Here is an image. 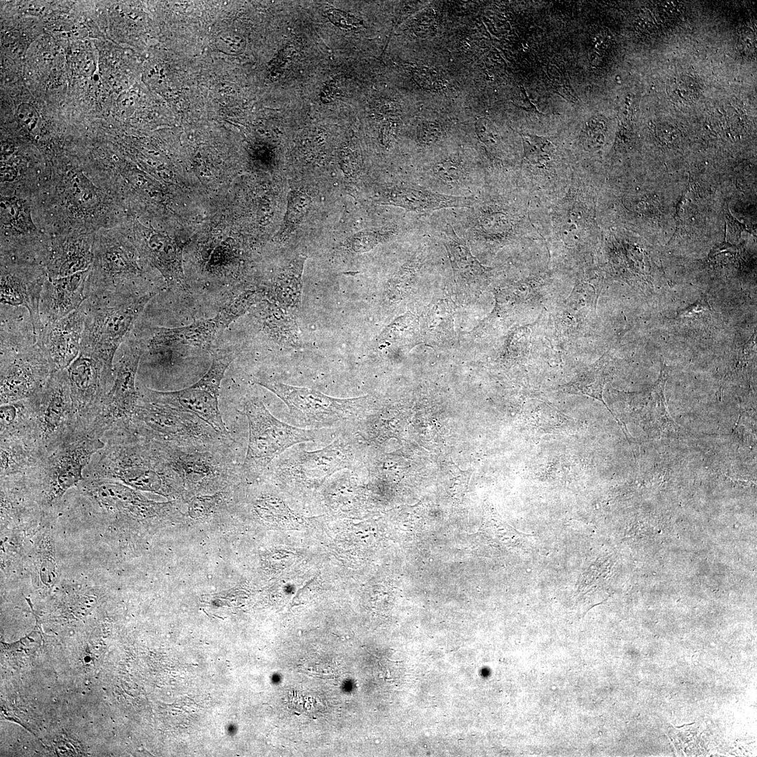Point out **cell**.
Segmentation results:
<instances>
[{
  "instance_id": "cell-20",
  "label": "cell",
  "mask_w": 757,
  "mask_h": 757,
  "mask_svg": "<svg viewBox=\"0 0 757 757\" xmlns=\"http://www.w3.org/2000/svg\"><path fill=\"white\" fill-rule=\"evenodd\" d=\"M0 214L1 224L16 233H30L36 230L29 205L25 200L16 197H1Z\"/></svg>"
},
{
  "instance_id": "cell-5",
  "label": "cell",
  "mask_w": 757,
  "mask_h": 757,
  "mask_svg": "<svg viewBox=\"0 0 757 757\" xmlns=\"http://www.w3.org/2000/svg\"><path fill=\"white\" fill-rule=\"evenodd\" d=\"M354 436L348 429L342 430L329 444L316 451L293 446L273 463L274 472L281 479L307 487L318 486L335 472L354 467Z\"/></svg>"
},
{
  "instance_id": "cell-8",
  "label": "cell",
  "mask_w": 757,
  "mask_h": 757,
  "mask_svg": "<svg viewBox=\"0 0 757 757\" xmlns=\"http://www.w3.org/2000/svg\"><path fill=\"white\" fill-rule=\"evenodd\" d=\"M145 346L139 339L130 340L114 365V383L88 429L103 437L112 428L128 423L137 404L139 393L135 378Z\"/></svg>"
},
{
  "instance_id": "cell-26",
  "label": "cell",
  "mask_w": 757,
  "mask_h": 757,
  "mask_svg": "<svg viewBox=\"0 0 757 757\" xmlns=\"http://www.w3.org/2000/svg\"><path fill=\"white\" fill-rule=\"evenodd\" d=\"M476 133L480 141L488 146H495L499 142L498 131L491 123L486 118H479L475 122Z\"/></svg>"
},
{
  "instance_id": "cell-6",
  "label": "cell",
  "mask_w": 757,
  "mask_h": 757,
  "mask_svg": "<svg viewBox=\"0 0 757 757\" xmlns=\"http://www.w3.org/2000/svg\"><path fill=\"white\" fill-rule=\"evenodd\" d=\"M35 411L33 439L46 456L83 428L74 410L66 369L51 374L32 396Z\"/></svg>"
},
{
  "instance_id": "cell-12",
  "label": "cell",
  "mask_w": 757,
  "mask_h": 757,
  "mask_svg": "<svg viewBox=\"0 0 757 757\" xmlns=\"http://www.w3.org/2000/svg\"><path fill=\"white\" fill-rule=\"evenodd\" d=\"M85 318L82 304L70 314L43 327L38 342L53 373L67 369L79 355Z\"/></svg>"
},
{
  "instance_id": "cell-18",
  "label": "cell",
  "mask_w": 757,
  "mask_h": 757,
  "mask_svg": "<svg viewBox=\"0 0 757 757\" xmlns=\"http://www.w3.org/2000/svg\"><path fill=\"white\" fill-rule=\"evenodd\" d=\"M613 367L611 357L605 353L594 363L578 373L569 382L559 386L561 391L574 395H581L596 399L607 408L617 422H620L606 404L603 392L606 384L612 378Z\"/></svg>"
},
{
  "instance_id": "cell-21",
  "label": "cell",
  "mask_w": 757,
  "mask_h": 757,
  "mask_svg": "<svg viewBox=\"0 0 757 757\" xmlns=\"http://www.w3.org/2000/svg\"><path fill=\"white\" fill-rule=\"evenodd\" d=\"M254 510L262 519L272 522L289 524L296 520V517L287 505L280 498L268 496L258 498Z\"/></svg>"
},
{
  "instance_id": "cell-13",
  "label": "cell",
  "mask_w": 757,
  "mask_h": 757,
  "mask_svg": "<svg viewBox=\"0 0 757 757\" xmlns=\"http://www.w3.org/2000/svg\"><path fill=\"white\" fill-rule=\"evenodd\" d=\"M90 269L60 278H46L39 306L43 327L76 311L87 299Z\"/></svg>"
},
{
  "instance_id": "cell-17",
  "label": "cell",
  "mask_w": 757,
  "mask_h": 757,
  "mask_svg": "<svg viewBox=\"0 0 757 757\" xmlns=\"http://www.w3.org/2000/svg\"><path fill=\"white\" fill-rule=\"evenodd\" d=\"M1 478H29L39 468L44 455L32 439H0Z\"/></svg>"
},
{
  "instance_id": "cell-4",
  "label": "cell",
  "mask_w": 757,
  "mask_h": 757,
  "mask_svg": "<svg viewBox=\"0 0 757 757\" xmlns=\"http://www.w3.org/2000/svg\"><path fill=\"white\" fill-rule=\"evenodd\" d=\"M255 382L271 390L285 403L292 421L309 429L349 428L362 409V402L366 397L341 399L308 388L267 379H257Z\"/></svg>"
},
{
  "instance_id": "cell-2",
  "label": "cell",
  "mask_w": 757,
  "mask_h": 757,
  "mask_svg": "<svg viewBox=\"0 0 757 757\" xmlns=\"http://www.w3.org/2000/svg\"><path fill=\"white\" fill-rule=\"evenodd\" d=\"M102 437L81 429L43 458L31 478L41 503L52 505L70 488L83 479V472L93 456L104 448Z\"/></svg>"
},
{
  "instance_id": "cell-30",
  "label": "cell",
  "mask_w": 757,
  "mask_h": 757,
  "mask_svg": "<svg viewBox=\"0 0 757 757\" xmlns=\"http://www.w3.org/2000/svg\"><path fill=\"white\" fill-rule=\"evenodd\" d=\"M709 311L711 308L708 301L705 297H702L687 308L679 311L678 315L681 318L692 317L695 314Z\"/></svg>"
},
{
  "instance_id": "cell-29",
  "label": "cell",
  "mask_w": 757,
  "mask_h": 757,
  "mask_svg": "<svg viewBox=\"0 0 757 757\" xmlns=\"http://www.w3.org/2000/svg\"><path fill=\"white\" fill-rule=\"evenodd\" d=\"M440 133L441 132L438 124L432 122H427L420 126L418 137L421 142L426 144H430L437 140Z\"/></svg>"
},
{
  "instance_id": "cell-24",
  "label": "cell",
  "mask_w": 757,
  "mask_h": 757,
  "mask_svg": "<svg viewBox=\"0 0 757 757\" xmlns=\"http://www.w3.org/2000/svg\"><path fill=\"white\" fill-rule=\"evenodd\" d=\"M69 191L71 199L79 205L88 207L97 201L96 188L82 172H76L70 177Z\"/></svg>"
},
{
  "instance_id": "cell-1",
  "label": "cell",
  "mask_w": 757,
  "mask_h": 757,
  "mask_svg": "<svg viewBox=\"0 0 757 757\" xmlns=\"http://www.w3.org/2000/svg\"><path fill=\"white\" fill-rule=\"evenodd\" d=\"M156 291L119 300L87 299L81 351L95 356L114 373V358L132 325Z\"/></svg>"
},
{
  "instance_id": "cell-19",
  "label": "cell",
  "mask_w": 757,
  "mask_h": 757,
  "mask_svg": "<svg viewBox=\"0 0 757 757\" xmlns=\"http://www.w3.org/2000/svg\"><path fill=\"white\" fill-rule=\"evenodd\" d=\"M34 426L35 411L32 397L1 405L0 439L34 440Z\"/></svg>"
},
{
  "instance_id": "cell-31",
  "label": "cell",
  "mask_w": 757,
  "mask_h": 757,
  "mask_svg": "<svg viewBox=\"0 0 757 757\" xmlns=\"http://www.w3.org/2000/svg\"><path fill=\"white\" fill-rule=\"evenodd\" d=\"M18 175V171L14 167L4 165L1 168V182H12Z\"/></svg>"
},
{
  "instance_id": "cell-10",
  "label": "cell",
  "mask_w": 757,
  "mask_h": 757,
  "mask_svg": "<svg viewBox=\"0 0 757 757\" xmlns=\"http://www.w3.org/2000/svg\"><path fill=\"white\" fill-rule=\"evenodd\" d=\"M0 363L1 405L35 395L53 373L39 342L1 349Z\"/></svg>"
},
{
  "instance_id": "cell-9",
  "label": "cell",
  "mask_w": 757,
  "mask_h": 757,
  "mask_svg": "<svg viewBox=\"0 0 757 757\" xmlns=\"http://www.w3.org/2000/svg\"><path fill=\"white\" fill-rule=\"evenodd\" d=\"M254 291H247L226 304L213 318L198 320L175 328L155 327L146 339H141L145 350L161 348H198L211 350L224 329L243 315L257 299Z\"/></svg>"
},
{
  "instance_id": "cell-16",
  "label": "cell",
  "mask_w": 757,
  "mask_h": 757,
  "mask_svg": "<svg viewBox=\"0 0 757 757\" xmlns=\"http://www.w3.org/2000/svg\"><path fill=\"white\" fill-rule=\"evenodd\" d=\"M469 202L465 197L445 196L411 185L395 186L387 191L381 198V203L402 207L417 212L467 206Z\"/></svg>"
},
{
  "instance_id": "cell-15",
  "label": "cell",
  "mask_w": 757,
  "mask_h": 757,
  "mask_svg": "<svg viewBox=\"0 0 757 757\" xmlns=\"http://www.w3.org/2000/svg\"><path fill=\"white\" fill-rule=\"evenodd\" d=\"M667 376L666 366L664 365L655 383L635 394L639 404V415L636 418L648 432L660 435L676 429L677 424L667 411L664 395Z\"/></svg>"
},
{
  "instance_id": "cell-27",
  "label": "cell",
  "mask_w": 757,
  "mask_h": 757,
  "mask_svg": "<svg viewBox=\"0 0 757 757\" xmlns=\"http://www.w3.org/2000/svg\"><path fill=\"white\" fill-rule=\"evenodd\" d=\"M325 15L332 23L342 28L351 29L357 27L360 21L355 16L337 9H330Z\"/></svg>"
},
{
  "instance_id": "cell-3",
  "label": "cell",
  "mask_w": 757,
  "mask_h": 757,
  "mask_svg": "<svg viewBox=\"0 0 757 757\" xmlns=\"http://www.w3.org/2000/svg\"><path fill=\"white\" fill-rule=\"evenodd\" d=\"M249 427V442L243 466L259 472L288 448L328 437L339 429H309L292 426L273 416L261 401L247 400L243 408Z\"/></svg>"
},
{
  "instance_id": "cell-23",
  "label": "cell",
  "mask_w": 757,
  "mask_h": 757,
  "mask_svg": "<svg viewBox=\"0 0 757 757\" xmlns=\"http://www.w3.org/2000/svg\"><path fill=\"white\" fill-rule=\"evenodd\" d=\"M525 157L533 164L544 165L550 161L555 147L547 138L533 135H522Z\"/></svg>"
},
{
  "instance_id": "cell-14",
  "label": "cell",
  "mask_w": 757,
  "mask_h": 757,
  "mask_svg": "<svg viewBox=\"0 0 757 757\" xmlns=\"http://www.w3.org/2000/svg\"><path fill=\"white\" fill-rule=\"evenodd\" d=\"M46 278L47 275L41 272L1 268V305L25 308L29 314L38 341L43 329L39 306Z\"/></svg>"
},
{
  "instance_id": "cell-11",
  "label": "cell",
  "mask_w": 757,
  "mask_h": 757,
  "mask_svg": "<svg viewBox=\"0 0 757 757\" xmlns=\"http://www.w3.org/2000/svg\"><path fill=\"white\" fill-rule=\"evenodd\" d=\"M66 371L74 410L82 428L88 429L114 383V373L81 351Z\"/></svg>"
},
{
  "instance_id": "cell-7",
  "label": "cell",
  "mask_w": 757,
  "mask_h": 757,
  "mask_svg": "<svg viewBox=\"0 0 757 757\" xmlns=\"http://www.w3.org/2000/svg\"><path fill=\"white\" fill-rule=\"evenodd\" d=\"M232 353L227 350H212V364L205 374L196 383L175 391H157L146 387L139 395L147 400L181 409L198 416L214 430L227 435L219 408V390L221 381L229 364Z\"/></svg>"
},
{
  "instance_id": "cell-25",
  "label": "cell",
  "mask_w": 757,
  "mask_h": 757,
  "mask_svg": "<svg viewBox=\"0 0 757 757\" xmlns=\"http://www.w3.org/2000/svg\"><path fill=\"white\" fill-rule=\"evenodd\" d=\"M16 118L21 127L29 132L36 128L40 120L37 110L29 103H21L18 105Z\"/></svg>"
},
{
  "instance_id": "cell-28",
  "label": "cell",
  "mask_w": 757,
  "mask_h": 757,
  "mask_svg": "<svg viewBox=\"0 0 757 757\" xmlns=\"http://www.w3.org/2000/svg\"><path fill=\"white\" fill-rule=\"evenodd\" d=\"M434 171L439 178L446 182L456 181L462 175L461 168L456 163L450 161L436 164Z\"/></svg>"
},
{
  "instance_id": "cell-22",
  "label": "cell",
  "mask_w": 757,
  "mask_h": 757,
  "mask_svg": "<svg viewBox=\"0 0 757 757\" xmlns=\"http://www.w3.org/2000/svg\"><path fill=\"white\" fill-rule=\"evenodd\" d=\"M311 202V198L306 193L297 191H291L285 221L278 235H286L295 229L308 212Z\"/></svg>"
}]
</instances>
